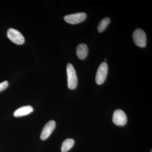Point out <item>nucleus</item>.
<instances>
[{
  "instance_id": "f8f14e48",
  "label": "nucleus",
  "mask_w": 152,
  "mask_h": 152,
  "mask_svg": "<svg viewBox=\"0 0 152 152\" xmlns=\"http://www.w3.org/2000/svg\"><path fill=\"white\" fill-rule=\"evenodd\" d=\"M9 86V83L7 81L2 82L0 83V92L5 90Z\"/></svg>"
},
{
  "instance_id": "f257e3e1",
  "label": "nucleus",
  "mask_w": 152,
  "mask_h": 152,
  "mask_svg": "<svg viewBox=\"0 0 152 152\" xmlns=\"http://www.w3.org/2000/svg\"><path fill=\"white\" fill-rule=\"evenodd\" d=\"M66 72L68 88L71 90L75 89L77 85V77L75 68L70 63L67 66Z\"/></svg>"
},
{
  "instance_id": "f03ea898",
  "label": "nucleus",
  "mask_w": 152,
  "mask_h": 152,
  "mask_svg": "<svg viewBox=\"0 0 152 152\" xmlns=\"http://www.w3.org/2000/svg\"><path fill=\"white\" fill-rule=\"evenodd\" d=\"M133 39L136 45L140 48L146 46V35L143 30L138 28L135 30L133 34Z\"/></svg>"
},
{
  "instance_id": "4468645a",
  "label": "nucleus",
  "mask_w": 152,
  "mask_h": 152,
  "mask_svg": "<svg viewBox=\"0 0 152 152\" xmlns=\"http://www.w3.org/2000/svg\"><path fill=\"white\" fill-rule=\"evenodd\" d=\"M151 152H152V151H151Z\"/></svg>"
},
{
  "instance_id": "39448f33",
  "label": "nucleus",
  "mask_w": 152,
  "mask_h": 152,
  "mask_svg": "<svg viewBox=\"0 0 152 152\" xmlns=\"http://www.w3.org/2000/svg\"><path fill=\"white\" fill-rule=\"evenodd\" d=\"M86 18V13L80 12L66 15L64 17V20L68 23L76 24L84 21Z\"/></svg>"
},
{
  "instance_id": "6e6552de",
  "label": "nucleus",
  "mask_w": 152,
  "mask_h": 152,
  "mask_svg": "<svg viewBox=\"0 0 152 152\" xmlns=\"http://www.w3.org/2000/svg\"><path fill=\"white\" fill-rule=\"evenodd\" d=\"M88 48L86 44H80L76 48V54L80 59H85L88 56Z\"/></svg>"
},
{
  "instance_id": "20e7f679",
  "label": "nucleus",
  "mask_w": 152,
  "mask_h": 152,
  "mask_svg": "<svg viewBox=\"0 0 152 152\" xmlns=\"http://www.w3.org/2000/svg\"><path fill=\"white\" fill-rule=\"evenodd\" d=\"M8 38L14 43L18 45H21L24 44L25 39L21 33L15 29H9L7 33Z\"/></svg>"
},
{
  "instance_id": "7ed1b4c3",
  "label": "nucleus",
  "mask_w": 152,
  "mask_h": 152,
  "mask_svg": "<svg viewBox=\"0 0 152 152\" xmlns=\"http://www.w3.org/2000/svg\"><path fill=\"white\" fill-rule=\"evenodd\" d=\"M108 67L107 63L102 62L99 67L96 76V82L98 85H102L105 81L107 75Z\"/></svg>"
},
{
  "instance_id": "9d476101",
  "label": "nucleus",
  "mask_w": 152,
  "mask_h": 152,
  "mask_svg": "<svg viewBox=\"0 0 152 152\" xmlns=\"http://www.w3.org/2000/svg\"><path fill=\"white\" fill-rule=\"evenodd\" d=\"M75 144V141L72 139H68L63 142L62 145V152H67L73 147Z\"/></svg>"
},
{
  "instance_id": "9b49d317",
  "label": "nucleus",
  "mask_w": 152,
  "mask_h": 152,
  "mask_svg": "<svg viewBox=\"0 0 152 152\" xmlns=\"http://www.w3.org/2000/svg\"><path fill=\"white\" fill-rule=\"evenodd\" d=\"M110 22V19L109 18H106L102 19L99 23L97 27L98 31L100 33L102 32L106 29Z\"/></svg>"
},
{
  "instance_id": "1a4fd4ad",
  "label": "nucleus",
  "mask_w": 152,
  "mask_h": 152,
  "mask_svg": "<svg viewBox=\"0 0 152 152\" xmlns=\"http://www.w3.org/2000/svg\"><path fill=\"white\" fill-rule=\"evenodd\" d=\"M34 111L33 107L31 106H26L21 107L17 109L14 113V116L15 117L24 116L29 115Z\"/></svg>"
},
{
  "instance_id": "0eeeda50",
  "label": "nucleus",
  "mask_w": 152,
  "mask_h": 152,
  "mask_svg": "<svg viewBox=\"0 0 152 152\" xmlns=\"http://www.w3.org/2000/svg\"><path fill=\"white\" fill-rule=\"evenodd\" d=\"M56 126V123L54 121H50L45 125L41 133L40 138L42 140H47L50 137Z\"/></svg>"
},
{
  "instance_id": "ddd939ff",
  "label": "nucleus",
  "mask_w": 152,
  "mask_h": 152,
  "mask_svg": "<svg viewBox=\"0 0 152 152\" xmlns=\"http://www.w3.org/2000/svg\"><path fill=\"white\" fill-rule=\"evenodd\" d=\"M107 61V60H106V59H105V61Z\"/></svg>"
},
{
  "instance_id": "423d86ee",
  "label": "nucleus",
  "mask_w": 152,
  "mask_h": 152,
  "mask_svg": "<svg viewBox=\"0 0 152 152\" xmlns=\"http://www.w3.org/2000/svg\"><path fill=\"white\" fill-rule=\"evenodd\" d=\"M113 122L118 126H124L127 122V117L121 110H116L113 115Z\"/></svg>"
}]
</instances>
